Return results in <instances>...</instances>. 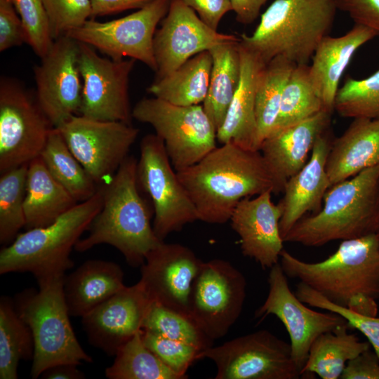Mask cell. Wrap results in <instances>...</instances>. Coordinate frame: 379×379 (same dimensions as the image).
Returning a JSON list of instances; mask_svg holds the SVG:
<instances>
[{
	"label": "cell",
	"instance_id": "obj_1",
	"mask_svg": "<svg viewBox=\"0 0 379 379\" xmlns=\"http://www.w3.org/2000/svg\"><path fill=\"white\" fill-rule=\"evenodd\" d=\"M177 175L196 207L199 220L210 224L230 220L244 198L267 190L276 194L274 179L260 151L230 142L216 147Z\"/></svg>",
	"mask_w": 379,
	"mask_h": 379
},
{
	"label": "cell",
	"instance_id": "obj_2",
	"mask_svg": "<svg viewBox=\"0 0 379 379\" xmlns=\"http://www.w3.org/2000/svg\"><path fill=\"white\" fill-rule=\"evenodd\" d=\"M137 165L138 160L128 155L114 176L102 185V208L92 220L88 236L76 244L77 252L108 244L116 248L129 265L138 267L152 249L164 241L157 237L151 222L153 207L140 192Z\"/></svg>",
	"mask_w": 379,
	"mask_h": 379
},
{
	"label": "cell",
	"instance_id": "obj_3",
	"mask_svg": "<svg viewBox=\"0 0 379 379\" xmlns=\"http://www.w3.org/2000/svg\"><path fill=\"white\" fill-rule=\"evenodd\" d=\"M324 206L298 220L284 242L319 247L375 233L379 225V166L332 185Z\"/></svg>",
	"mask_w": 379,
	"mask_h": 379
},
{
	"label": "cell",
	"instance_id": "obj_4",
	"mask_svg": "<svg viewBox=\"0 0 379 379\" xmlns=\"http://www.w3.org/2000/svg\"><path fill=\"white\" fill-rule=\"evenodd\" d=\"M279 263L287 277L297 279L332 303L347 308L357 298L379 299V243L375 233L344 240L322 261L302 260L283 249Z\"/></svg>",
	"mask_w": 379,
	"mask_h": 379
},
{
	"label": "cell",
	"instance_id": "obj_5",
	"mask_svg": "<svg viewBox=\"0 0 379 379\" xmlns=\"http://www.w3.org/2000/svg\"><path fill=\"white\" fill-rule=\"evenodd\" d=\"M103 186L53 223L19 233L0 251V274L29 272L38 284L64 277L74 262L70 255L82 234L100 211Z\"/></svg>",
	"mask_w": 379,
	"mask_h": 379
},
{
	"label": "cell",
	"instance_id": "obj_6",
	"mask_svg": "<svg viewBox=\"0 0 379 379\" xmlns=\"http://www.w3.org/2000/svg\"><path fill=\"white\" fill-rule=\"evenodd\" d=\"M338 10L337 0H275L253 34H242L240 43L265 64L281 55L295 65H308Z\"/></svg>",
	"mask_w": 379,
	"mask_h": 379
},
{
	"label": "cell",
	"instance_id": "obj_7",
	"mask_svg": "<svg viewBox=\"0 0 379 379\" xmlns=\"http://www.w3.org/2000/svg\"><path fill=\"white\" fill-rule=\"evenodd\" d=\"M63 279L40 283L38 291L25 289L13 300L18 314L29 325L34 337L32 378H39L46 369L55 365L93 362L72 327L63 293Z\"/></svg>",
	"mask_w": 379,
	"mask_h": 379
},
{
	"label": "cell",
	"instance_id": "obj_8",
	"mask_svg": "<svg viewBox=\"0 0 379 379\" xmlns=\"http://www.w3.org/2000/svg\"><path fill=\"white\" fill-rule=\"evenodd\" d=\"M132 117L153 127L176 172L195 164L217 147L216 128L201 104L180 106L145 98L134 106Z\"/></svg>",
	"mask_w": 379,
	"mask_h": 379
},
{
	"label": "cell",
	"instance_id": "obj_9",
	"mask_svg": "<svg viewBox=\"0 0 379 379\" xmlns=\"http://www.w3.org/2000/svg\"><path fill=\"white\" fill-rule=\"evenodd\" d=\"M140 152L138 185L152 202L154 233L164 241L171 233L199 220L198 213L172 166L163 140L156 134L146 135L141 140Z\"/></svg>",
	"mask_w": 379,
	"mask_h": 379
},
{
	"label": "cell",
	"instance_id": "obj_10",
	"mask_svg": "<svg viewBox=\"0 0 379 379\" xmlns=\"http://www.w3.org/2000/svg\"><path fill=\"white\" fill-rule=\"evenodd\" d=\"M54 128L35 93L15 79L1 77V173L39 157Z\"/></svg>",
	"mask_w": 379,
	"mask_h": 379
},
{
	"label": "cell",
	"instance_id": "obj_11",
	"mask_svg": "<svg viewBox=\"0 0 379 379\" xmlns=\"http://www.w3.org/2000/svg\"><path fill=\"white\" fill-rule=\"evenodd\" d=\"M216 366L215 379H298L291 345L267 330L239 336L200 354Z\"/></svg>",
	"mask_w": 379,
	"mask_h": 379
},
{
	"label": "cell",
	"instance_id": "obj_12",
	"mask_svg": "<svg viewBox=\"0 0 379 379\" xmlns=\"http://www.w3.org/2000/svg\"><path fill=\"white\" fill-rule=\"evenodd\" d=\"M246 296V280L230 262L213 259L201 262L193 281L190 314L213 341L224 337L237 321Z\"/></svg>",
	"mask_w": 379,
	"mask_h": 379
},
{
	"label": "cell",
	"instance_id": "obj_13",
	"mask_svg": "<svg viewBox=\"0 0 379 379\" xmlns=\"http://www.w3.org/2000/svg\"><path fill=\"white\" fill-rule=\"evenodd\" d=\"M170 2L152 0L136 12L107 22L90 19L66 35L92 46L112 60L127 57L140 60L157 72L154 37L157 25L168 13Z\"/></svg>",
	"mask_w": 379,
	"mask_h": 379
},
{
	"label": "cell",
	"instance_id": "obj_14",
	"mask_svg": "<svg viewBox=\"0 0 379 379\" xmlns=\"http://www.w3.org/2000/svg\"><path fill=\"white\" fill-rule=\"evenodd\" d=\"M76 159L98 185L107 182L128 157L139 129L131 124L79 114L57 128Z\"/></svg>",
	"mask_w": 379,
	"mask_h": 379
},
{
	"label": "cell",
	"instance_id": "obj_15",
	"mask_svg": "<svg viewBox=\"0 0 379 379\" xmlns=\"http://www.w3.org/2000/svg\"><path fill=\"white\" fill-rule=\"evenodd\" d=\"M79 65L82 80L79 114L101 121L131 124L129 77L135 60H114L99 55L94 48L79 42Z\"/></svg>",
	"mask_w": 379,
	"mask_h": 379
},
{
	"label": "cell",
	"instance_id": "obj_16",
	"mask_svg": "<svg viewBox=\"0 0 379 379\" xmlns=\"http://www.w3.org/2000/svg\"><path fill=\"white\" fill-rule=\"evenodd\" d=\"M270 270L268 293L256 310L255 317L262 319L274 315L282 322L289 335L292 357L302 371L314 340L321 334L334 331L348 323L337 313H323L307 307L291 291L279 262Z\"/></svg>",
	"mask_w": 379,
	"mask_h": 379
},
{
	"label": "cell",
	"instance_id": "obj_17",
	"mask_svg": "<svg viewBox=\"0 0 379 379\" xmlns=\"http://www.w3.org/2000/svg\"><path fill=\"white\" fill-rule=\"evenodd\" d=\"M79 52L78 41L62 36L34 68L36 100L55 128L79 114L82 91Z\"/></svg>",
	"mask_w": 379,
	"mask_h": 379
},
{
	"label": "cell",
	"instance_id": "obj_18",
	"mask_svg": "<svg viewBox=\"0 0 379 379\" xmlns=\"http://www.w3.org/2000/svg\"><path fill=\"white\" fill-rule=\"evenodd\" d=\"M240 38L208 27L182 0H171L161 27L155 32L153 48L156 79L164 77L195 55Z\"/></svg>",
	"mask_w": 379,
	"mask_h": 379
},
{
	"label": "cell",
	"instance_id": "obj_19",
	"mask_svg": "<svg viewBox=\"0 0 379 379\" xmlns=\"http://www.w3.org/2000/svg\"><path fill=\"white\" fill-rule=\"evenodd\" d=\"M201 262L190 248L164 241L147 255L139 281L152 302L190 317V295Z\"/></svg>",
	"mask_w": 379,
	"mask_h": 379
},
{
	"label": "cell",
	"instance_id": "obj_20",
	"mask_svg": "<svg viewBox=\"0 0 379 379\" xmlns=\"http://www.w3.org/2000/svg\"><path fill=\"white\" fill-rule=\"evenodd\" d=\"M152 301L138 281L125 286L81 317L91 345L109 356L142 330Z\"/></svg>",
	"mask_w": 379,
	"mask_h": 379
},
{
	"label": "cell",
	"instance_id": "obj_21",
	"mask_svg": "<svg viewBox=\"0 0 379 379\" xmlns=\"http://www.w3.org/2000/svg\"><path fill=\"white\" fill-rule=\"evenodd\" d=\"M267 190L255 198L241 199L230 217L231 226L240 239L244 255L253 259L263 268L279 262L284 240L279 222L283 208L272 201Z\"/></svg>",
	"mask_w": 379,
	"mask_h": 379
},
{
	"label": "cell",
	"instance_id": "obj_22",
	"mask_svg": "<svg viewBox=\"0 0 379 379\" xmlns=\"http://www.w3.org/2000/svg\"><path fill=\"white\" fill-rule=\"evenodd\" d=\"M332 112L325 109L293 125L272 133L260 151L274 179L276 194L307 163L317 139L330 128Z\"/></svg>",
	"mask_w": 379,
	"mask_h": 379
},
{
	"label": "cell",
	"instance_id": "obj_23",
	"mask_svg": "<svg viewBox=\"0 0 379 379\" xmlns=\"http://www.w3.org/2000/svg\"><path fill=\"white\" fill-rule=\"evenodd\" d=\"M332 140L329 128L317 139L308 161L285 184L284 197L279 202L283 208L279 222L283 240L307 213H317L322 207L325 194L331 187L326 164Z\"/></svg>",
	"mask_w": 379,
	"mask_h": 379
},
{
	"label": "cell",
	"instance_id": "obj_24",
	"mask_svg": "<svg viewBox=\"0 0 379 379\" xmlns=\"http://www.w3.org/2000/svg\"><path fill=\"white\" fill-rule=\"evenodd\" d=\"M240 79L237 89L217 131L221 145L232 142L251 150H260L255 104L258 81L266 65L251 50L239 44Z\"/></svg>",
	"mask_w": 379,
	"mask_h": 379
},
{
	"label": "cell",
	"instance_id": "obj_25",
	"mask_svg": "<svg viewBox=\"0 0 379 379\" xmlns=\"http://www.w3.org/2000/svg\"><path fill=\"white\" fill-rule=\"evenodd\" d=\"M377 36L373 29L354 24L344 35H328L320 41L312 57L309 75L326 111L334 110L339 83L356 51Z\"/></svg>",
	"mask_w": 379,
	"mask_h": 379
},
{
	"label": "cell",
	"instance_id": "obj_26",
	"mask_svg": "<svg viewBox=\"0 0 379 379\" xmlns=\"http://www.w3.org/2000/svg\"><path fill=\"white\" fill-rule=\"evenodd\" d=\"M379 166V121L355 118L333 139L326 170L331 186Z\"/></svg>",
	"mask_w": 379,
	"mask_h": 379
},
{
	"label": "cell",
	"instance_id": "obj_27",
	"mask_svg": "<svg viewBox=\"0 0 379 379\" xmlns=\"http://www.w3.org/2000/svg\"><path fill=\"white\" fill-rule=\"evenodd\" d=\"M69 315L82 317L121 290L124 272L114 262L88 260L63 279Z\"/></svg>",
	"mask_w": 379,
	"mask_h": 379
},
{
	"label": "cell",
	"instance_id": "obj_28",
	"mask_svg": "<svg viewBox=\"0 0 379 379\" xmlns=\"http://www.w3.org/2000/svg\"><path fill=\"white\" fill-rule=\"evenodd\" d=\"M77 204L51 174L40 156L28 164L25 197L27 230L53 223Z\"/></svg>",
	"mask_w": 379,
	"mask_h": 379
},
{
	"label": "cell",
	"instance_id": "obj_29",
	"mask_svg": "<svg viewBox=\"0 0 379 379\" xmlns=\"http://www.w3.org/2000/svg\"><path fill=\"white\" fill-rule=\"evenodd\" d=\"M212 64L209 51L201 52L168 75L155 79L147 91L176 105H200L207 95Z\"/></svg>",
	"mask_w": 379,
	"mask_h": 379
},
{
	"label": "cell",
	"instance_id": "obj_30",
	"mask_svg": "<svg viewBox=\"0 0 379 379\" xmlns=\"http://www.w3.org/2000/svg\"><path fill=\"white\" fill-rule=\"evenodd\" d=\"M238 41L220 44L209 50L213 64L204 109L216 131L223 123L240 79Z\"/></svg>",
	"mask_w": 379,
	"mask_h": 379
},
{
	"label": "cell",
	"instance_id": "obj_31",
	"mask_svg": "<svg viewBox=\"0 0 379 379\" xmlns=\"http://www.w3.org/2000/svg\"><path fill=\"white\" fill-rule=\"evenodd\" d=\"M348 325L319 335L312 343L302 375L315 373L322 379H338L347 361L370 348L348 333Z\"/></svg>",
	"mask_w": 379,
	"mask_h": 379
},
{
	"label": "cell",
	"instance_id": "obj_32",
	"mask_svg": "<svg viewBox=\"0 0 379 379\" xmlns=\"http://www.w3.org/2000/svg\"><path fill=\"white\" fill-rule=\"evenodd\" d=\"M53 178L78 202L91 198L99 185L73 155L57 128L51 132L40 154Z\"/></svg>",
	"mask_w": 379,
	"mask_h": 379
},
{
	"label": "cell",
	"instance_id": "obj_33",
	"mask_svg": "<svg viewBox=\"0 0 379 379\" xmlns=\"http://www.w3.org/2000/svg\"><path fill=\"white\" fill-rule=\"evenodd\" d=\"M34 340L29 325L18 314L14 301L0 300V378L16 379L21 360H32Z\"/></svg>",
	"mask_w": 379,
	"mask_h": 379
},
{
	"label": "cell",
	"instance_id": "obj_34",
	"mask_svg": "<svg viewBox=\"0 0 379 379\" xmlns=\"http://www.w3.org/2000/svg\"><path fill=\"white\" fill-rule=\"evenodd\" d=\"M295 65L288 59L279 55L269 61L261 72L255 104L260 145L274 129L279 114L284 90Z\"/></svg>",
	"mask_w": 379,
	"mask_h": 379
},
{
	"label": "cell",
	"instance_id": "obj_35",
	"mask_svg": "<svg viewBox=\"0 0 379 379\" xmlns=\"http://www.w3.org/2000/svg\"><path fill=\"white\" fill-rule=\"evenodd\" d=\"M105 374L109 379H180L146 346L142 330L119 349Z\"/></svg>",
	"mask_w": 379,
	"mask_h": 379
},
{
	"label": "cell",
	"instance_id": "obj_36",
	"mask_svg": "<svg viewBox=\"0 0 379 379\" xmlns=\"http://www.w3.org/2000/svg\"><path fill=\"white\" fill-rule=\"evenodd\" d=\"M323 109V102L309 75V65H296L284 90L279 114L272 133L302 121Z\"/></svg>",
	"mask_w": 379,
	"mask_h": 379
},
{
	"label": "cell",
	"instance_id": "obj_37",
	"mask_svg": "<svg viewBox=\"0 0 379 379\" xmlns=\"http://www.w3.org/2000/svg\"><path fill=\"white\" fill-rule=\"evenodd\" d=\"M27 165L1 173L0 243L11 244L25 226V197Z\"/></svg>",
	"mask_w": 379,
	"mask_h": 379
},
{
	"label": "cell",
	"instance_id": "obj_38",
	"mask_svg": "<svg viewBox=\"0 0 379 379\" xmlns=\"http://www.w3.org/2000/svg\"><path fill=\"white\" fill-rule=\"evenodd\" d=\"M142 329L171 340L192 345L201 352L213 346L209 338L192 318L152 302Z\"/></svg>",
	"mask_w": 379,
	"mask_h": 379
},
{
	"label": "cell",
	"instance_id": "obj_39",
	"mask_svg": "<svg viewBox=\"0 0 379 379\" xmlns=\"http://www.w3.org/2000/svg\"><path fill=\"white\" fill-rule=\"evenodd\" d=\"M334 110L342 117L379 121V69L365 79L347 78L337 92Z\"/></svg>",
	"mask_w": 379,
	"mask_h": 379
},
{
	"label": "cell",
	"instance_id": "obj_40",
	"mask_svg": "<svg viewBox=\"0 0 379 379\" xmlns=\"http://www.w3.org/2000/svg\"><path fill=\"white\" fill-rule=\"evenodd\" d=\"M294 293L299 300L310 307L333 312L345 318L350 328L358 330L366 337L379 359V317L363 315L338 306L300 281L297 284Z\"/></svg>",
	"mask_w": 379,
	"mask_h": 379
},
{
	"label": "cell",
	"instance_id": "obj_41",
	"mask_svg": "<svg viewBox=\"0 0 379 379\" xmlns=\"http://www.w3.org/2000/svg\"><path fill=\"white\" fill-rule=\"evenodd\" d=\"M11 1L22 20L25 43L41 58L48 52L54 41L41 0Z\"/></svg>",
	"mask_w": 379,
	"mask_h": 379
},
{
	"label": "cell",
	"instance_id": "obj_42",
	"mask_svg": "<svg viewBox=\"0 0 379 379\" xmlns=\"http://www.w3.org/2000/svg\"><path fill=\"white\" fill-rule=\"evenodd\" d=\"M142 339L146 346L180 379L187 378V370L200 359L201 351L192 345L143 330Z\"/></svg>",
	"mask_w": 379,
	"mask_h": 379
},
{
	"label": "cell",
	"instance_id": "obj_43",
	"mask_svg": "<svg viewBox=\"0 0 379 379\" xmlns=\"http://www.w3.org/2000/svg\"><path fill=\"white\" fill-rule=\"evenodd\" d=\"M53 40L81 27L91 18V0H41Z\"/></svg>",
	"mask_w": 379,
	"mask_h": 379
},
{
	"label": "cell",
	"instance_id": "obj_44",
	"mask_svg": "<svg viewBox=\"0 0 379 379\" xmlns=\"http://www.w3.org/2000/svg\"><path fill=\"white\" fill-rule=\"evenodd\" d=\"M25 43L24 28L11 0H0V51Z\"/></svg>",
	"mask_w": 379,
	"mask_h": 379
},
{
	"label": "cell",
	"instance_id": "obj_45",
	"mask_svg": "<svg viewBox=\"0 0 379 379\" xmlns=\"http://www.w3.org/2000/svg\"><path fill=\"white\" fill-rule=\"evenodd\" d=\"M337 5L354 24L367 27L379 36V0H337Z\"/></svg>",
	"mask_w": 379,
	"mask_h": 379
},
{
	"label": "cell",
	"instance_id": "obj_46",
	"mask_svg": "<svg viewBox=\"0 0 379 379\" xmlns=\"http://www.w3.org/2000/svg\"><path fill=\"white\" fill-rule=\"evenodd\" d=\"M341 379H379V359L370 348L349 360Z\"/></svg>",
	"mask_w": 379,
	"mask_h": 379
},
{
	"label": "cell",
	"instance_id": "obj_47",
	"mask_svg": "<svg viewBox=\"0 0 379 379\" xmlns=\"http://www.w3.org/2000/svg\"><path fill=\"white\" fill-rule=\"evenodd\" d=\"M200 19L213 29L218 30L222 17L232 11L230 0H182Z\"/></svg>",
	"mask_w": 379,
	"mask_h": 379
},
{
	"label": "cell",
	"instance_id": "obj_48",
	"mask_svg": "<svg viewBox=\"0 0 379 379\" xmlns=\"http://www.w3.org/2000/svg\"><path fill=\"white\" fill-rule=\"evenodd\" d=\"M152 0H91V18L141 8Z\"/></svg>",
	"mask_w": 379,
	"mask_h": 379
},
{
	"label": "cell",
	"instance_id": "obj_49",
	"mask_svg": "<svg viewBox=\"0 0 379 379\" xmlns=\"http://www.w3.org/2000/svg\"><path fill=\"white\" fill-rule=\"evenodd\" d=\"M232 11L236 14L237 20L244 25H248L258 18L262 6L267 0H230Z\"/></svg>",
	"mask_w": 379,
	"mask_h": 379
},
{
	"label": "cell",
	"instance_id": "obj_50",
	"mask_svg": "<svg viewBox=\"0 0 379 379\" xmlns=\"http://www.w3.org/2000/svg\"><path fill=\"white\" fill-rule=\"evenodd\" d=\"M77 364H61L51 366L41 375L45 379H84L86 375Z\"/></svg>",
	"mask_w": 379,
	"mask_h": 379
},
{
	"label": "cell",
	"instance_id": "obj_51",
	"mask_svg": "<svg viewBox=\"0 0 379 379\" xmlns=\"http://www.w3.org/2000/svg\"><path fill=\"white\" fill-rule=\"evenodd\" d=\"M375 234L377 236V238H378V243H379V225H378V227L376 230V232H375Z\"/></svg>",
	"mask_w": 379,
	"mask_h": 379
}]
</instances>
